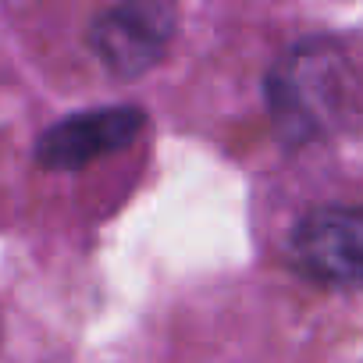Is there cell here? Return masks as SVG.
<instances>
[{
  "label": "cell",
  "instance_id": "6da1fadb",
  "mask_svg": "<svg viewBox=\"0 0 363 363\" xmlns=\"http://www.w3.org/2000/svg\"><path fill=\"white\" fill-rule=\"evenodd\" d=\"M267 107L289 146H306L352 128L363 118V79L335 40L289 47L267 75Z\"/></svg>",
  "mask_w": 363,
  "mask_h": 363
},
{
  "label": "cell",
  "instance_id": "7a4b0ae2",
  "mask_svg": "<svg viewBox=\"0 0 363 363\" xmlns=\"http://www.w3.org/2000/svg\"><path fill=\"white\" fill-rule=\"evenodd\" d=\"M86 40L114 79H139L164 61L174 40V11L164 0H121L93 18Z\"/></svg>",
  "mask_w": 363,
  "mask_h": 363
},
{
  "label": "cell",
  "instance_id": "3957f363",
  "mask_svg": "<svg viewBox=\"0 0 363 363\" xmlns=\"http://www.w3.org/2000/svg\"><path fill=\"white\" fill-rule=\"evenodd\" d=\"M146 128L143 107H93L68 114L54 121L40 143H36V160L47 171H79L107 153H118L139 139Z\"/></svg>",
  "mask_w": 363,
  "mask_h": 363
},
{
  "label": "cell",
  "instance_id": "277c9868",
  "mask_svg": "<svg viewBox=\"0 0 363 363\" xmlns=\"http://www.w3.org/2000/svg\"><path fill=\"white\" fill-rule=\"evenodd\" d=\"M299 264L342 289H363V203L313 207L292 232Z\"/></svg>",
  "mask_w": 363,
  "mask_h": 363
}]
</instances>
